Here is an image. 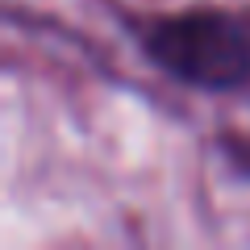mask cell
Instances as JSON below:
<instances>
[{"mask_svg": "<svg viewBox=\"0 0 250 250\" xmlns=\"http://www.w3.org/2000/svg\"><path fill=\"white\" fill-rule=\"evenodd\" d=\"M146 50L171 75L200 88H238L250 80V29L225 13H179L146 34Z\"/></svg>", "mask_w": 250, "mask_h": 250, "instance_id": "cell-1", "label": "cell"}]
</instances>
